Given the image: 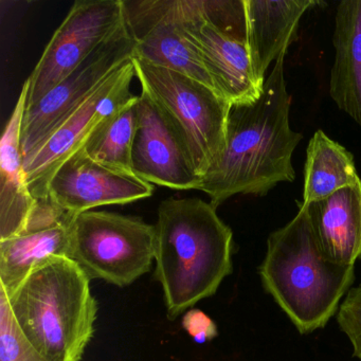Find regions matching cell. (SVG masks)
Returning <instances> with one entry per match:
<instances>
[{
    "label": "cell",
    "mask_w": 361,
    "mask_h": 361,
    "mask_svg": "<svg viewBox=\"0 0 361 361\" xmlns=\"http://www.w3.org/2000/svg\"><path fill=\"white\" fill-rule=\"evenodd\" d=\"M286 54L276 59L259 100L230 107L225 149L197 189L210 197L214 208L238 194L264 196L279 183L295 179L293 155L303 136L289 124Z\"/></svg>",
    "instance_id": "obj_1"
},
{
    "label": "cell",
    "mask_w": 361,
    "mask_h": 361,
    "mask_svg": "<svg viewBox=\"0 0 361 361\" xmlns=\"http://www.w3.org/2000/svg\"><path fill=\"white\" fill-rule=\"evenodd\" d=\"M155 279L170 320L216 293L232 274L233 233L200 198L160 202L155 224Z\"/></svg>",
    "instance_id": "obj_2"
},
{
    "label": "cell",
    "mask_w": 361,
    "mask_h": 361,
    "mask_svg": "<svg viewBox=\"0 0 361 361\" xmlns=\"http://www.w3.org/2000/svg\"><path fill=\"white\" fill-rule=\"evenodd\" d=\"M259 274L264 289L306 335L335 316L354 283L355 265L336 263L324 255L301 202L297 215L268 236Z\"/></svg>",
    "instance_id": "obj_3"
},
{
    "label": "cell",
    "mask_w": 361,
    "mask_h": 361,
    "mask_svg": "<svg viewBox=\"0 0 361 361\" xmlns=\"http://www.w3.org/2000/svg\"><path fill=\"white\" fill-rule=\"evenodd\" d=\"M73 261L42 262L8 297L20 331L48 361H80L94 337L98 303Z\"/></svg>",
    "instance_id": "obj_4"
},
{
    "label": "cell",
    "mask_w": 361,
    "mask_h": 361,
    "mask_svg": "<svg viewBox=\"0 0 361 361\" xmlns=\"http://www.w3.org/2000/svg\"><path fill=\"white\" fill-rule=\"evenodd\" d=\"M181 32L215 92L230 104L259 100L247 47L245 0H175Z\"/></svg>",
    "instance_id": "obj_5"
},
{
    "label": "cell",
    "mask_w": 361,
    "mask_h": 361,
    "mask_svg": "<svg viewBox=\"0 0 361 361\" xmlns=\"http://www.w3.org/2000/svg\"><path fill=\"white\" fill-rule=\"evenodd\" d=\"M132 62L141 90L174 126L202 178L225 149L231 104L213 88L183 73L140 59Z\"/></svg>",
    "instance_id": "obj_6"
},
{
    "label": "cell",
    "mask_w": 361,
    "mask_h": 361,
    "mask_svg": "<svg viewBox=\"0 0 361 361\" xmlns=\"http://www.w3.org/2000/svg\"><path fill=\"white\" fill-rule=\"evenodd\" d=\"M69 259L90 280L128 286L151 270L155 226L106 211L81 213L71 221Z\"/></svg>",
    "instance_id": "obj_7"
},
{
    "label": "cell",
    "mask_w": 361,
    "mask_h": 361,
    "mask_svg": "<svg viewBox=\"0 0 361 361\" xmlns=\"http://www.w3.org/2000/svg\"><path fill=\"white\" fill-rule=\"evenodd\" d=\"M126 24L123 0H78L29 78L26 109L77 69Z\"/></svg>",
    "instance_id": "obj_8"
},
{
    "label": "cell",
    "mask_w": 361,
    "mask_h": 361,
    "mask_svg": "<svg viewBox=\"0 0 361 361\" xmlns=\"http://www.w3.org/2000/svg\"><path fill=\"white\" fill-rule=\"evenodd\" d=\"M134 54L135 42L126 22L35 106L26 109L20 136L23 158L45 142L109 75L132 61Z\"/></svg>",
    "instance_id": "obj_9"
},
{
    "label": "cell",
    "mask_w": 361,
    "mask_h": 361,
    "mask_svg": "<svg viewBox=\"0 0 361 361\" xmlns=\"http://www.w3.org/2000/svg\"><path fill=\"white\" fill-rule=\"evenodd\" d=\"M132 61L109 75L92 96L39 147L24 158L27 183L35 200L49 197V183L56 171L87 142L99 124L133 98Z\"/></svg>",
    "instance_id": "obj_10"
},
{
    "label": "cell",
    "mask_w": 361,
    "mask_h": 361,
    "mask_svg": "<svg viewBox=\"0 0 361 361\" xmlns=\"http://www.w3.org/2000/svg\"><path fill=\"white\" fill-rule=\"evenodd\" d=\"M132 161L135 175L152 185L197 190L202 179L174 126L143 90L138 98Z\"/></svg>",
    "instance_id": "obj_11"
},
{
    "label": "cell",
    "mask_w": 361,
    "mask_h": 361,
    "mask_svg": "<svg viewBox=\"0 0 361 361\" xmlns=\"http://www.w3.org/2000/svg\"><path fill=\"white\" fill-rule=\"evenodd\" d=\"M154 185L92 160L83 147L61 166L49 183V198L71 215L151 197Z\"/></svg>",
    "instance_id": "obj_12"
},
{
    "label": "cell",
    "mask_w": 361,
    "mask_h": 361,
    "mask_svg": "<svg viewBox=\"0 0 361 361\" xmlns=\"http://www.w3.org/2000/svg\"><path fill=\"white\" fill-rule=\"evenodd\" d=\"M123 4L126 26L135 42L134 58L183 73L214 90L181 32L175 0H123Z\"/></svg>",
    "instance_id": "obj_13"
},
{
    "label": "cell",
    "mask_w": 361,
    "mask_h": 361,
    "mask_svg": "<svg viewBox=\"0 0 361 361\" xmlns=\"http://www.w3.org/2000/svg\"><path fill=\"white\" fill-rule=\"evenodd\" d=\"M73 219L75 215L59 208L49 197L37 200L24 231L0 240V286L8 297L42 262L52 257L69 259V230Z\"/></svg>",
    "instance_id": "obj_14"
},
{
    "label": "cell",
    "mask_w": 361,
    "mask_h": 361,
    "mask_svg": "<svg viewBox=\"0 0 361 361\" xmlns=\"http://www.w3.org/2000/svg\"><path fill=\"white\" fill-rule=\"evenodd\" d=\"M319 5L317 0H245L247 47L255 84L264 90L266 73L297 37L302 16Z\"/></svg>",
    "instance_id": "obj_15"
},
{
    "label": "cell",
    "mask_w": 361,
    "mask_h": 361,
    "mask_svg": "<svg viewBox=\"0 0 361 361\" xmlns=\"http://www.w3.org/2000/svg\"><path fill=\"white\" fill-rule=\"evenodd\" d=\"M28 92L27 80L0 142V240H9L24 231L37 202L27 183L20 149Z\"/></svg>",
    "instance_id": "obj_16"
},
{
    "label": "cell",
    "mask_w": 361,
    "mask_h": 361,
    "mask_svg": "<svg viewBox=\"0 0 361 361\" xmlns=\"http://www.w3.org/2000/svg\"><path fill=\"white\" fill-rule=\"evenodd\" d=\"M305 206L324 255L336 263L355 265L361 257V179Z\"/></svg>",
    "instance_id": "obj_17"
},
{
    "label": "cell",
    "mask_w": 361,
    "mask_h": 361,
    "mask_svg": "<svg viewBox=\"0 0 361 361\" xmlns=\"http://www.w3.org/2000/svg\"><path fill=\"white\" fill-rule=\"evenodd\" d=\"M333 46L329 96L361 126V0L338 4Z\"/></svg>",
    "instance_id": "obj_18"
},
{
    "label": "cell",
    "mask_w": 361,
    "mask_h": 361,
    "mask_svg": "<svg viewBox=\"0 0 361 361\" xmlns=\"http://www.w3.org/2000/svg\"><path fill=\"white\" fill-rule=\"evenodd\" d=\"M360 179L352 153L322 130H317L306 149L302 202L310 204L325 200Z\"/></svg>",
    "instance_id": "obj_19"
},
{
    "label": "cell",
    "mask_w": 361,
    "mask_h": 361,
    "mask_svg": "<svg viewBox=\"0 0 361 361\" xmlns=\"http://www.w3.org/2000/svg\"><path fill=\"white\" fill-rule=\"evenodd\" d=\"M138 98L133 97L92 133L83 147L92 160L111 170L135 174L132 152L138 126Z\"/></svg>",
    "instance_id": "obj_20"
},
{
    "label": "cell",
    "mask_w": 361,
    "mask_h": 361,
    "mask_svg": "<svg viewBox=\"0 0 361 361\" xmlns=\"http://www.w3.org/2000/svg\"><path fill=\"white\" fill-rule=\"evenodd\" d=\"M0 361H48L27 339L14 318L5 289L0 286Z\"/></svg>",
    "instance_id": "obj_21"
},
{
    "label": "cell",
    "mask_w": 361,
    "mask_h": 361,
    "mask_svg": "<svg viewBox=\"0 0 361 361\" xmlns=\"http://www.w3.org/2000/svg\"><path fill=\"white\" fill-rule=\"evenodd\" d=\"M337 322L352 344L353 356L361 361V284L346 293L338 310Z\"/></svg>",
    "instance_id": "obj_22"
},
{
    "label": "cell",
    "mask_w": 361,
    "mask_h": 361,
    "mask_svg": "<svg viewBox=\"0 0 361 361\" xmlns=\"http://www.w3.org/2000/svg\"><path fill=\"white\" fill-rule=\"evenodd\" d=\"M183 326L197 343H204L216 337L214 321L200 310H190L183 319Z\"/></svg>",
    "instance_id": "obj_23"
}]
</instances>
